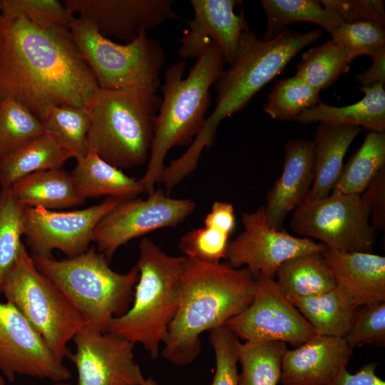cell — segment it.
<instances>
[{
  "label": "cell",
  "mask_w": 385,
  "mask_h": 385,
  "mask_svg": "<svg viewBox=\"0 0 385 385\" xmlns=\"http://www.w3.org/2000/svg\"><path fill=\"white\" fill-rule=\"evenodd\" d=\"M98 88L70 29L0 14V102L13 98L39 118L51 105L87 108Z\"/></svg>",
  "instance_id": "6da1fadb"
},
{
  "label": "cell",
  "mask_w": 385,
  "mask_h": 385,
  "mask_svg": "<svg viewBox=\"0 0 385 385\" xmlns=\"http://www.w3.org/2000/svg\"><path fill=\"white\" fill-rule=\"evenodd\" d=\"M255 279L246 267L207 264L185 257L180 299L162 356L176 366L192 363L201 349L200 334L225 326L251 303Z\"/></svg>",
  "instance_id": "7a4b0ae2"
},
{
  "label": "cell",
  "mask_w": 385,
  "mask_h": 385,
  "mask_svg": "<svg viewBox=\"0 0 385 385\" xmlns=\"http://www.w3.org/2000/svg\"><path fill=\"white\" fill-rule=\"evenodd\" d=\"M323 36L321 29L304 33L284 29L277 36L265 40L250 29L240 36L236 56L216 82V106L187 150L178 158L180 165L192 170L202 150L215 141L220 123L244 109L252 98L272 81L302 48Z\"/></svg>",
  "instance_id": "3957f363"
},
{
  "label": "cell",
  "mask_w": 385,
  "mask_h": 385,
  "mask_svg": "<svg viewBox=\"0 0 385 385\" xmlns=\"http://www.w3.org/2000/svg\"><path fill=\"white\" fill-rule=\"evenodd\" d=\"M224 63L221 52L212 44L185 78V61L167 68L147 169L139 180L148 195L160 183L168 151L176 146H189L201 130L211 103L210 88L223 71Z\"/></svg>",
  "instance_id": "277c9868"
},
{
  "label": "cell",
  "mask_w": 385,
  "mask_h": 385,
  "mask_svg": "<svg viewBox=\"0 0 385 385\" xmlns=\"http://www.w3.org/2000/svg\"><path fill=\"white\" fill-rule=\"evenodd\" d=\"M138 249L132 304L110 321L106 332L142 344L155 359L178 309L185 256H170L148 238L141 240Z\"/></svg>",
  "instance_id": "5b68a950"
},
{
  "label": "cell",
  "mask_w": 385,
  "mask_h": 385,
  "mask_svg": "<svg viewBox=\"0 0 385 385\" xmlns=\"http://www.w3.org/2000/svg\"><path fill=\"white\" fill-rule=\"evenodd\" d=\"M162 98L135 88H98L88 110L89 150L120 169L148 162Z\"/></svg>",
  "instance_id": "8992f818"
},
{
  "label": "cell",
  "mask_w": 385,
  "mask_h": 385,
  "mask_svg": "<svg viewBox=\"0 0 385 385\" xmlns=\"http://www.w3.org/2000/svg\"><path fill=\"white\" fill-rule=\"evenodd\" d=\"M31 257L38 270L66 296L86 324L106 332L110 321L132 304L138 267L125 274L113 271L94 245L71 258Z\"/></svg>",
  "instance_id": "52a82bcc"
},
{
  "label": "cell",
  "mask_w": 385,
  "mask_h": 385,
  "mask_svg": "<svg viewBox=\"0 0 385 385\" xmlns=\"http://www.w3.org/2000/svg\"><path fill=\"white\" fill-rule=\"evenodd\" d=\"M1 292L63 361L69 352L68 343L86 323L66 296L38 270L24 243L3 278Z\"/></svg>",
  "instance_id": "ba28073f"
},
{
  "label": "cell",
  "mask_w": 385,
  "mask_h": 385,
  "mask_svg": "<svg viewBox=\"0 0 385 385\" xmlns=\"http://www.w3.org/2000/svg\"><path fill=\"white\" fill-rule=\"evenodd\" d=\"M70 31L100 88L157 91L165 53L161 43L147 32L120 44L103 36L78 17H74Z\"/></svg>",
  "instance_id": "9c48e42d"
},
{
  "label": "cell",
  "mask_w": 385,
  "mask_h": 385,
  "mask_svg": "<svg viewBox=\"0 0 385 385\" xmlns=\"http://www.w3.org/2000/svg\"><path fill=\"white\" fill-rule=\"evenodd\" d=\"M369 218L361 195L332 192L324 198L304 202L294 211L289 225L297 235L319 240L329 249L371 253L376 230Z\"/></svg>",
  "instance_id": "30bf717a"
},
{
  "label": "cell",
  "mask_w": 385,
  "mask_h": 385,
  "mask_svg": "<svg viewBox=\"0 0 385 385\" xmlns=\"http://www.w3.org/2000/svg\"><path fill=\"white\" fill-rule=\"evenodd\" d=\"M195 207L192 200L172 198L162 190H155L145 200H122L97 224L93 242L110 263L122 245L153 230L178 226Z\"/></svg>",
  "instance_id": "8fae6325"
},
{
  "label": "cell",
  "mask_w": 385,
  "mask_h": 385,
  "mask_svg": "<svg viewBox=\"0 0 385 385\" xmlns=\"http://www.w3.org/2000/svg\"><path fill=\"white\" fill-rule=\"evenodd\" d=\"M245 341H277L297 347L317 334L310 324L284 294L274 279L255 278L250 305L225 325Z\"/></svg>",
  "instance_id": "7c38bea8"
},
{
  "label": "cell",
  "mask_w": 385,
  "mask_h": 385,
  "mask_svg": "<svg viewBox=\"0 0 385 385\" xmlns=\"http://www.w3.org/2000/svg\"><path fill=\"white\" fill-rule=\"evenodd\" d=\"M243 230L229 242L226 259L234 268L248 269L254 278L274 279L279 267L294 257L324 252L329 248L312 239L297 237L284 230L270 227L265 205L242 215Z\"/></svg>",
  "instance_id": "4fadbf2b"
},
{
  "label": "cell",
  "mask_w": 385,
  "mask_h": 385,
  "mask_svg": "<svg viewBox=\"0 0 385 385\" xmlns=\"http://www.w3.org/2000/svg\"><path fill=\"white\" fill-rule=\"evenodd\" d=\"M120 200L106 197L99 204L68 211L25 207L24 237L32 255L53 257L52 251L58 250L71 258L83 253L93 242L97 224Z\"/></svg>",
  "instance_id": "5bb4252c"
},
{
  "label": "cell",
  "mask_w": 385,
  "mask_h": 385,
  "mask_svg": "<svg viewBox=\"0 0 385 385\" xmlns=\"http://www.w3.org/2000/svg\"><path fill=\"white\" fill-rule=\"evenodd\" d=\"M73 340L76 351L66 357L76 366L77 385H141L145 378L134 361L133 343L88 324Z\"/></svg>",
  "instance_id": "9a60e30c"
},
{
  "label": "cell",
  "mask_w": 385,
  "mask_h": 385,
  "mask_svg": "<svg viewBox=\"0 0 385 385\" xmlns=\"http://www.w3.org/2000/svg\"><path fill=\"white\" fill-rule=\"evenodd\" d=\"M0 371L9 382L26 375L63 382L70 370L57 359L18 309L0 302Z\"/></svg>",
  "instance_id": "2e32d148"
},
{
  "label": "cell",
  "mask_w": 385,
  "mask_h": 385,
  "mask_svg": "<svg viewBox=\"0 0 385 385\" xmlns=\"http://www.w3.org/2000/svg\"><path fill=\"white\" fill-rule=\"evenodd\" d=\"M73 14L92 24L103 36L125 43L166 20L176 18L171 0H63Z\"/></svg>",
  "instance_id": "e0dca14e"
},
{
  "label": "cell",
  "mask_w": 385,
  "mask_h": 385,
  "mask_svg": "<svg viewBox=\"0 0 385 385\" xmlns=\"http://www.w3.org/2000/svg\"><path fill=\"white\" fill-rule=\"evenodd\" d=\"M241 4L237 0H191L194 16L186 21L189 30L178 41L179 56L198 58L214 44L225 63L232 65L240 36L249 29L243 10L240 14L235 12Z\"/></svg>",
  "instance_id": "ac0fdd59"
},
{
  "label": "cell",
  "mask_w": 385,
  "mask_h": 385,
  "mask_svg": "<svg viewBox=\"0 0 385 385\" xmlns=\"http://www.w3.org/2000/svg\"><path fill=\"white\" fill-rule=\"evenodd\" d=\"M344 337L317 335L287 349L282 364V385H330L346 368L352 355Z\"/></svg>",
  "instance_id": "d6986e66"
},
{
  "label": "cell",
  "mask_w": 385,
  "mask_h": 385,
  "mask_svg": "<svg viewBox=\"0 0 385 385\" xmlns=\"http://www.w3.org/2000/svg\"><path fill=\"white\" fill-rule=\"evenodd\" d=\"M284 153L282 175L265 198L267 223L276 230L282 229L289 213L306 201L314 180L312 140H289Z\"/></svg>",
  "instance_id": "ffe728a7"
},
{
  "label": "cell",
  "mask_w": 385,
  "mask_h": 385,
  "mask_svg": "<svg viewBox=\"0 0 385 385\" xmlns=\"http://www.w3.org/2000/svg\"><path fill=\"white\" fill-rule=\"evenodd\" d=\"M336 285L351 295L356 308L385 302V257L369 252H323Z\"/></svg>",
  "instance_id": "44dd1931"
},
{
  "label": "cell",
  "mask_w": 385,
  "mask_h": 385,
  "mask_svg": "<svg viewBox=\"0 0 385 385\" xmlns=\"http://www.w3.org/2000/svg\"><path fill=\"white\" fill-rule=\"evenodd\" d=\"M361 128L318 123L313 141L314 180L305 202L327 197L337 183L343 160Z\"/></svg>",
  "instance_id": "7402d4cb"
},
{
  "label": "cell",
  "mask_w": 385,
  "mask_h": 385,
  "mask_svg": "<svg viewBox=\"0 0 385 385\" xmlns=\"http://www.w3.org/2000/svg\"><path fill=\"white\" fill-rule=\"evenodd\" d=\"M364 97L346 106H332L320 101L307 109L294 120L302 124L329 123L342 125L358 126L369 132L384 133L385 88L379 83L370 87H360Z\"/></svg>",
  "instance_id": "603a6c76"
},
{
  "label": "cell",
  "mask_w": 385,
  "mask_h": 385,
  "mask_svg": "<svg viewBox=\"0 0 385 385\" xmlns=\"http://www.w3.org/2000/svg\"><path fill=\"white\" fill-rule=\"evenodd\" d=\"M71 173L79 195L84 198L106 197L119 200L137 197L143 192L139 181L101 158L94 151L76 160Z\"/></svg>",
  "instance_id": "cb8c5ba5"
},
{
  "label": "cell",
  "mask_w": 385,
  "mask_h": 385,
  "mask_svg": "<svg viewBox=\"0 0 385 385\" xmlns=\"http://www.w3.org/2000/svg\"><path fill=\"white\" fill-rule=\"evenodd\" d=\"M18 200L27 207L56 210L81 205L85 202L72 176L63 168L31 174L11 186Z\"/></svg>",
  "instance_id": "d4e9b609"
},
{
  "label": "cell",
  "mask_w": 385,
  "mask_h": 385,
  "mask_svg": "<svg viewBox=\"0 0 385 385\" xmlns=\"http://www.w3.org/2000/svg\"><path fill=\"white\" fill-rule=\"evenodd\" d=\"M292 303L319 336L344 337L356 309L349 293L337 285L322 294L299 298Z\"/></svg>",
  "instance_id": "484cf974"
},
{
  "label": "cell",
  "mask_w": 385,
  "mask_h": 385,
  "mask_svg": "<svg viewBox=\"0 0 385 385\" xmlns=\"http://www.w3.org/2000/svg\"><path fill=\"white\" fill-rule=\"evenodd\" d=\"M274 277L281 291L292 302L336 287L323 252L307 253L285 261L277 269Z\"/></svg>",
  "instance_id": "4316f807"
},
{
  "label": "cell",
  "mask_w": 385,
  "mask_h": 385,
  "mask_svg": "<svg viewBox=\"0 0 385 385\" xmlns=\"http://www.w3.org/2000/svg\"><path fill=\"white\" fill-rule=\"evenodd\" d=\"M72 156L45 133L0 160V185L11 187L34 173L62 168Z\"/></svg>",
  "instance_id": "83f0119b"
},
{
  "label": "cell",
  "mask_w": 385,
  "mask_h": 385,
  "mask_svg": "<svg viewBox=\"0 0 385 385\" xmlns=\"http://www.w3.org/2000/svg\"><path fill=\"white\" fill-rule=\"evenodd\" d=\"M260 4L267 18L264 37L270 40L285 27L295 22H310L330 33L344 22L332 10L315 0H262Z\"/></svg>",
  "instance_id": "f1b7e54d"
},
{
  "label": "cell",
  "mask_w": 385,
  "mask_h": 385,
  "mask_svg": "<svg viewBox=\"0 0 385 385\" xmlns=\"http://www.w3.org/2000/svg\"><path fill=\"white\" fill-rule=\"evenodd\" d=\"M38 119L46 133L72 158L77 160L88 154L91 124L88 108L51 105L43 110Z\"/></svg>",
  "instance_id": "f546056e"
},
{
  "label": "cell",
  "mask_w": 385,
  "mask_h": 385,
  "mask_svg": "<svg viewBox=\"0 0 385 385\" xmlns=\"http://www.w3.org/2000/svg\"><path fill=\"white\" fill-rule=\"evenodd\" d=\"M286 343L245 341L238 346V385H277L280 382Z\"/></svg>",
  "instance_id": "4dcf8cb0"
},
{
  "label": "cell",
  "mask_w": 385,
  "mask_h": 385,
  "mask_svg": "<svg viewBox=\"0 0 385 385\" xmlns=\"http://www.w3.org/2000/svg\"><path fill=\"white\" fill-rule=\"evenodd\" d=\"M385 168V133L369 132L360 148L343 165L332 192L361 195Z\"/></svg>",
  "instance_id": "1f68e13d"
},
{
  "label": "cell",
  "mask_w": 385,
  "mask_h": 385,
  "mask_svg": "<svg viewBox=\"0 0 385 385\" xmlns=\"http://www.w3.org/2000/svg\"><path fill=\"white\" fill-rule=\"evenodd\" d=\"M351 62L344 50L330 39L302 53L296 76L320 91L347 72Z\"/></svg>",
  "instance_id": "d6a6232c"
},
{
  "label": "cell",
  "mask_w": 385,
  "mask_h": 385,
  "mask_svg": "<svg viewBox=\"0 0 385 385\" xmlns=\"http://www.w3.org/2000/svg\"><path fill=\"white\" fill-rule=\"evenodd\" d=\"M45 133L40 120L22 103L13 98L0 102V160Z\"/></svg>",
  "instance_id": "836d02e7"
},
{
  "label": "cell",
  "mask_w": 385,
  "mask_h": 385,
  "mask_svg": "<svg viewBox=\"0 0 385 385\" xmlns=\"http://www.w3.org/2000/svg\"><path fill=\"white\" fill-rule=\"evenodd\" d=\"M24 208L11 187L0 190V294L3 278L10 269L24 242Z\"/></svg>",
  "instance_id": "e575fe53"
},
{
  "label": "cell",
  "mask_w": 385,
  "mask_h": 385,
  "mask_svg": "<svg viewBox=\"0 0 385 385\" xmlns=\"http://www.w3.org/2000/svg\"><path fill=\"white\" fill-rule=\"evenodd\" d=\"M319 92L296 75L283 78L270 91L264 111L274 120L294 119L302 111L321 101Z\"/></svg>",
  "instance_id": "d590c367"
},
{
  "label": "cell",
  "mask_w": 385,
  "mask_h": 385,
  "mask_svg": "<svg viewBox=\"0 0 385 385\" xmlns=\"http://www.w3.org/2000/svg\"><path fill=\"white\" fill-rule=\"evenodd\" d=\"M0 14L23 18L44 29H70L75 17L58 0H0Z\"/></svg>",
  "instance_id": "8d00e7d4"
},
{
  "label": "cell",
  "mask_w": 385,
  "mask_h": 385,
  "mask_svg": "<svg viewBox=\"0 0 385 385\" xmlns=\"http://www.w3.org/2000/svg\"><path fill=\"white\" fill-rule=\"evenodd\" d=\"M329 34L351 61L361 55L372 58L385 51L384 26L374 22L343 23Z\"/></svg>",
  "instance_id": "74e56055"
},
{
  "label": "cell",
  "mask_w": 385,
  "mask_h": 385,
  "mask_svg": "<svg viewBox=\"0 0 385 385\" xmlns=\"http://www.w3.org/2000/svg\"><path fill=\"white\" fill-rule=\"evenodd\" d=\"M229 235L212 227L190 230L179 241L180 250L190 259L207 264H218L226 259Z\"/></svg>",
  "instance_id": "f35d334b"
},
{
  "label": "cell",
  "mask_w": 385,
  "mask_h": 385,
  "mask_svg": "<svg viewBox=\"0 0 385 385\" xmlns=\"http://www.w3.org/2000/svg\"><path fill=\"white\" fill-rule=\"evenodd\" d=\"M215 358V371L210 385H238L239 338L226 326L209 331Z\"/></svg>",
  "instance_id": "ab89813d"
},
{
  "label": "cell",
  "mask_w": 385,
  "mask_h": 385,
  "mask_svg": "<svg viewBox=\"0 0 385 385\" xmlns=\"http://www.w3.org/2000/svg\"><path fill=\"white\" fill-rule=\"evenodd\" d=\"M355 312L351 327L344 336L354 349L364 344L385 346V302L374 304Z\"/></svg>",
  "instance_id": "60d3db41"
},
{
  "label": "cell",
  "mask_w": 385,
  "mask_h": 385,
  "mask_svg": "<svg viewBox=\"0 0 385 385\" xmlns=\"http://www.w3.org/2000/svg\"><path fill=\"white\" fill-rule=\"evenodd\" d=\"M345 24L371 21L385 26L384 3L381 0H319Z\"/></svg>",
  "instance_id": "b9f144b4"
},
{
  "label": "cell",
  "mask_w": 385,
  "mask_h": 385,
  "mask_svg": "<svg viewBox=\"0 0 385 385\" xmlns=\"http://www.w3.org/2000/svg\"><path fill=\"white\" fill-rule=\"evenodd\" d=\"M369 211L371 225L376 230H385V168H382L361 194Z\"/></svg>",
  "instance_id": "7bdbcfd3"
},
{
  "label": "cell",
  "mask_w": 385,
  "mask_h": 385,
  "mask_svg": "<svg viewBox=\"0 0 385 385\" xmlns=\"http://www.w3.org/2000/svg\"><path fill=\"white\" fill-rule=\"evenodd\" d=\"M204 226L217 230L229 236L235 227V215L232 204L215 201L204 220Z\"/></svg>",
  "instance_id": "ee69618b"
},
{
  "label": "cell",
  "mask_w": 385,
  "mask_h": 385,
  "mask_svg": "<svg viewBox=\"0 0 385 385\" xmlns=\"http://www.w3.org/2000/svg\"><path fill=\"white\" fill-rule=\"evenodd\" d=\"M377 364L370 362L363 365L355 374L344 369L330 385H385L376 369Z\"/></svg>",
  "instance_id": "f6af8a7d"
},
{
  "label": "cell",
  "mask_w": 385,
  "mask_h": 385,
  "mask_svg": "<svg viewBox=\"0 0 385 385\" xmlns=\"http://www.w3.org/2000/svg\"><path fill=\"white\" fill-rule=\"evenodd\" d=\"M371 59V66L354 77V79L361 84V87H370L376 83H385V51L372 57Z\"/></svg>",
  "instance_id": "bcb514c9"
},
{
  "label": "cell",
  "mask_w": 385,
  "mask_h": 385,
  "mask_svg": "<svg viewBox=\"0 0 385 385\" xmlns=\"http://www.w3.org/2000/svg\"><path fill=\"white\" fill-rule=\"evenodd\" d=\"M141 385H160L159 384L154 378L152 376H149L148 378H145L143 381L142 382Z\"/></svg>",
  "instance_id": "7dc6e473"
},
{
  "label": "cell",
  "mask_w": 385,
  "mask_h": 385,
  "mask_svg": "<svg viewBox=\"0 0 385 385\" xmlns=\"http://www.w3.org/2000/svg\"><path fill=\"white\" fill-rule=\"evenodd\" d=\"M54 385H71V384H68V383H66L65 381H63V382H57V383H55Z\"/></svg>",
  "instance_id": "c3c4849f"
},
{
  "label": "cell",
  "mask_w": 385,
  "mask_h": 385,
  "mask_svg": "<svg viewBox=\"0 0 385 385\" xmlns=\"http://www.w3.org/2000/svg\"><path fill=\"white\" fill-rule=\"evenodd\" d=\"M5 382L2 377L0 376V385H4Z\"/></svg>",
  "instance_id": "681fc988"
}]
</instances>
